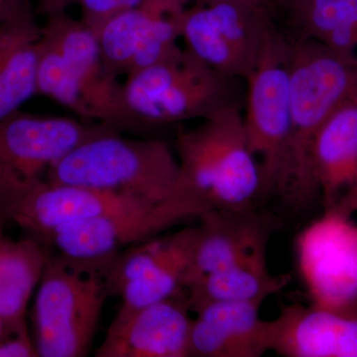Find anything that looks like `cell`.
Masks as SVG:
<instances>
[{"label":"cell","mask_w":357,"mask_h":357,"mask_svg":"<svg viewBox=\"0 0 357 357\" xmlns=\"http://www.w3.org/2000/svg\"><path fill=\"white\" fill-rule=\"evenodd\" d=\"M288 40L291 136L287 175L279 198L302 208L319 197L312 166L317 133L342 103L357 95V58L314 40Z\"/></svg>","instance_id":"obj_1"},{"label":"cell","mask_w":357,"mask_h":357,"mask_svg":"<svg viewBox=\"0 0 357 357\" xmlns=\"http://www.w3.org/2000/svg\"><path fill=\"white\" fill-rule=\"evenodd\" d=\"M47 180L151 204L191 196L183 185L177 155L165 141L124 137L121 130L79 145L48 169Z\"/></svg>","instance_id":"obj_2"},{"label":"cell","mask_w":357,"mask_h":357,"mask_svg":"<svg viewBox=\"0 0 357 357\" xmlns=\"http://www.w3.org/2000/svg\"><path fill=\"white\" fill-rule=\"evenodd\" d=\"M185 192L211 208H255L261 195L257 159L249 147L241 105H229L176 135Z\"/></svg>","instance_id":"obj_3"},{"label":"cell","mask_w":357,"mask_h":357,"mask_svg":"<svg viewBox=\"0 0 357 357\" xmlns=\"http://www.w3.org/2000/svg\"><path fill=\"white\" fill-rule=\"evenodd\" d=\"M238 79L223 76L182 48L170 58L126 76L124 129L202 121L239 102Z\"/></svg>","instance_id":"obj_4"},{"label":"cell","mask_w":357,"mask_h":357,"mask_svg":"<svg viewBox=\"0 0 357 357\" xmlns=\"http://www.w3.org/2000/svg\"><path fill=\"white\" fill-rule=\"evenodd\" d=\"M107 298L102 271L49 251L33 306L38 356H88Z\"/></svg>","instance_id":"obj_5"},{"label":"cell","mask_w":357,"mask_h":357,"mask_svg":"<svg viewBox=\"0 0 357 357\" xmlns=\"http://www.w3.org/2000/svg\"><path fill=\"white\" fill-rule=\"evenodd\" d=\"M208 210L198 199L181 196L133 210L66 223L38 241L53 255L102 272L126 249L175 225L199 218Z\"/></svg>","instance_id":"obj_6"},{"label":"cell","mask_w":357,"mask_h":357,"mask_svg":"<svg viewBox=\"0 0 357 357\" xmlns=\"http://www.w3.org/2000/svg\"><path fill=\"white\" fill-rule=\"evenodd\" d=\"M276 29L270 7L250 0H217L185 7L181 39L204 64L245 82Z\"/></svg>","instance_id":"obj_7"},{"label":"cell","mask_w":357,"mask_h":357,"mask_svg":"<svg viewBox=\"0 0 357 357\" xmlns=\"http://www.w3.org/2000/svg\"><path fill=\"white\" fill-rule=\"evenodd\" d=\"M289 40L277 27L246 79L243 112L249 147L257 159L261 194L279 197L287 175L291 136Z\"/></svg>","instance_id":"obj_8"},{"label":"cell","mask_w":357,"mask_h":357,"mask_svg":"<svg viewBox=\"0 0 357 357\" xmlns=\"http://www.w3.org/2000/svg\"><path fill=\"white\" fill-rule=\"evenodd\" d=\"M153 204L77 185L24 177L0 166V227L14 223L39 241L66 223Z\"/></svg>","instance_id":"obj_9"},{"label":"cell","mask_w":357,"mask_h":357,"mask_svg":"<svg viewBox=\"0 0 357 357\" xmlns=\"http://www.w3.org/2000/svg\"><path fill=\"white\" fill-rule=\"evenodd\" d=\"M324 213L296 243L303 281L314 306L347 311L357 298V227Z\"/></svg>","instance_id":"obj_10"},{"label":"cell","mask_w":357,"mask_h":357,"mask_svg":"<svg viewBox=\"0 0 357 357\" xmlns=\"http://www.w3.org/2000/svg\"><path fill=\"white\" fill-rule=\"evenodd\" d=\"M114 130L119 129L102 122L17 110L0 121V166L41 177L79 145Z\"/></svg>","instance_id":"obj_11"},{"label":"cell","mask_w":357,"mask_h":357,"mask_svg":"<svg viewBox=\"0 0 357 357\" xmlns=\"http://www.w3.org/2000/svg\"><path fill=\"white\" fill-rule=\"evenodd\" d=\"M199 220L185 289L215 272L266 258L268 241L274 229L269 215L257 213L255 208H211Z\"/></svg>","instance_id":"obj_12"},{"label":"cell","mask_w":357,"mask_h":357,"mask_svg":"<svg viewBox=\"0 0 357 357\" xmlns=\"http://www.w3.org/2000/svg\"><path fill=\"white\" fill-rule=\"evenodd\" d=\"M187 291L114 318L96 357H189L190 318Z\"/></svg>","instance_id":"obj_13"},{"label":"cell","mask_w":357,"mask_h":357,"mask_svg":"<svg viewBox=\"0 0 357 357\" xmlns=\"http://www.w3.org/2000/svg\"><path fill=\"white\" fill-rule=\"evenodd\" d=\"M312 166L324 213L357 211V95L340 105L314 138Z\"/></svg>","instance_id":"obj_14"},{"label":"cell","mask_w":357,"mask_h":357,"mask_svg":"<svg viewBox=\"0 0 357 357\" xmlns=\"http://www.w3.org/2000/svg\"><path fill=\"white\" fill-rule=\"evenodd\" d=\"M42 38L60 52L76 76L93 121L123 130L122 84L105 70L96 33L81 20L63 13L47 18Z\"/></svg>","instance_id":"obj_15"},{"label":"cell","mask_w":357,"mask_h":357,"mask_svg":"<svg viewBox=\"0 0 357 357\" xmlns=\"http://www.w3.org/2000/svg\"><path fill=\"white\" fill-rule=\"evenodd\" d=\"M263 301L208 303L197 309L189 357H260L271 351V321H263Z\"/></svg>","instance_id":"obj_16"},{"label":"cell","mask_w":357,"mask_h":357,"mask_svg":"<svg viewBox=\"0 0 357 357\" xmlns=\"http://www.w3.org/2000/svg\"><path fill=\"white\" fill-rule=\"evenodd\" d=\"M271 321V351L284 357H357V314L290 305Z\"/></svg>","instance_id":"obj_17"},{"label":"cell","mask_w":357,"mask_h":357,"mask_svg":"<svg viewBox=\"0 0 357 357\" xmlns=\"http://www.w3.org/2000/svg\"><path fill=\"white\" fill-rule=\"evenodd\" d=\"M41 36L30 1L0 23V121L37 95Z\"/></svg>","instance_id":"obj_18"},{"label":"cell","mask_w":357,"mask_h":357,"mask_svg":"<svg viewBox=\"0 0 357 357\" xmlns=\"http://www.w3.org/2000/svg\"><path fill=\"white\" fill-rule=\"evenodd\" d=\"M270 10L288 38L314 40L357 58V0H275Z\"/></svg>","instance_id":"obj_19"},{"label":"cell","mask_w":357,"mask_h":357,"mask_svg":"<svg viewBox=\"0 0 357 357\" xmlns=\"http://www.w3.org/2000/svg\"><path fill=\"white\" fill-rule=\"evenodd\" d=\"M49 250L32 237L14 241L0 227V319L9 335L28 332V305L43 275Z\"/></svg>","instance_id":"obj_20"},{"label":"cell","mask_w":357,"mask_h":357,"mask_svg":"<svg viewBox=\"0 0 357 357\" xmlns=\"http://www.w3.org/2000/svg\"><path fill=\"white\" fill-rule=\"evenodd\" d=\"M196 238L197 227L169 234L165 251L159 259L141 278L122 289L121 307L114 318H124L185 290V276L191 266Z\"/></svg>","instance_id":"obj_21"},{"label":"cell","mask_w":357,"mask_h":357,"mask_svg":"<svg viewBox=\"0 0 357 357\" xmlns=\"http://www.w3.org/2000/svg\"><path fill=\"white\" fill-rule=\"evenodd\" d=\"M288 282L287 275L270 273L266 258H263L208 275L185 291L191 311L195 312L208 303L265 302Z\"/></svg>","instance_id":"obj_22"},{"label":"cell","mask_w":357,"mask_h":357,"mask_svg":"<svg viewBox=\"0 0 357 357\" xmlns=\"http://www.w3.org/2000/svg\"><path fill=\"white\" fill-rule=\"evenodd\" d=\"M157 0L114 16L98 32V45L103 66L110 76L119 79L128 76L148 23L153 15Z\"/></svg>","instance_id":"obj_23"},{"label":"cell","mask_w":357,"mask_h":357,"mask_svg":"<svg viewBox=\"0 0 357 357\" xmlns=\"http://www.w3.org/2000/svg\"><path fill=\"white\" fill-rule=\"evenodd\" d=\"M37 68V95L55 100L79 119L95 122L76 76L53 45L42 38Z\"/></svg>","instance_id":"obj_24"},{"label":"cell","mask_w":357,"mask_h":357,"mask_svg":"<svg viewBox=\"0 0 357 357\" xmlns=\"http://www.w3.org/2000/svg\"><path fill=\"white\" fill-rule=\"evenodd\" d=\"M146 1L148 0H79L81 21L96 34L102 26L114 16L137 8Z\"/></svg>","instance_id":"obj_25"},{"label":"cell","mask_w":357,"mask_h":357,"mask_svg":"<svg viewBox=\"0 0 357 357\" xmlns=\"http://www.w3.org/2000/svg\"><path fill=\"white\" fill-rule=\"evenodd\" d=\"M36 345L29 332L7 335L0 342V357H37Z\"/></svg>","instance_id":"obj_26"},{"label":"cell","mask_w":357,"mask_h":357,"mask_svg":"<svg viewBox=\"0 0 357 357\" xmlns=\"http://www.w3.org/2000/svg\"><path fill=\"white\" fill-rule=\"evenodd\" d=\"M77 1L79 0H38L37 11L46 18L52 17L67 13V9Z\"/></svg>","instance_id":"obj_27"},{"label":"cell","mask_w":357,"mask_h":357,"mask_svg":"<svg viewBox=\"0 0 357 357\" xmlns=\"http://www.w3.org/2000/svg\"><path fill=\"white\" fill-rule=\"evenodd\" d=\"M30 0H0V23Z\"/></svg>","instance_id":"obj_28"},{"label":"cell","mask_w":357,"mask_h":357,"mask_svg":"<svg viewBox=\"0 0 357 357\" xmlns=\"http://www.w3.org/2000/svg\"><path fill=\"white\" fill-rule=\"evenodd\" d=\"M217 1V0H183L185 6H194V4H206L210 3V2ZM250 1L257 2V3L263 4V6H266L270 7L272 4L274 3L275 0H250Z\"/></svg>","instance_id":"obj_29"},{"label":"cell","mask_w":357,"mask_h":357,"mask_svg":"<svg viewBox=\"0 0 357 357\" xmlns=\"http://www.w3.org/2000/svg\"><path fill=\"white\" fill-rule=\"evenodd\" d=\"M7 335H8V332H7L6 326L4 325L2 319H0V342H1Z\"/></svg>","instance_id":"obj_30"},{"label":"cell","mask_w":357,"mask_h":357,"mask_svg":"<svg viewBox=\"0 0 357 357\" xmlns=\"http://www.w3.org/2000/svg\"><path fill=\"white\" fill-rule=\"evenodd\" d=\"M347 312H354V314H357V298L356 300L354 301V304L351 305V307L347 310Z\"/></svg>","instance_id":"obj_31"}]
</instances>
